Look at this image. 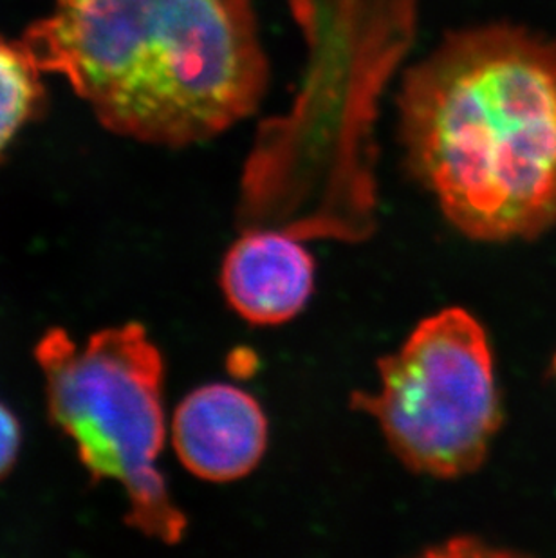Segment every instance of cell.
I'll use <instances>...</instances> for the list:
<instances>
[{"label": "cell", "instance_id": "1", "mask_svg": "<svg viewBox=\"0 0 556 558\" xmlns=\"http://www.w3.org/2000/svg\"><path fill=\"white\" fill-rule=\"evenodd\" d=\"M410 172L478 241L556 221V44L509 24L451 33L399 93Z\"/></svg>", "mask_w": 556, "mask_h": 558}, {"label": "cell", "instance_id": "2", "mask_svg": "<svg viewBox=\"0 0 556 558\" xmlns=\"http://www.w3.org/2000/svg\"><path fill=\"white\" fill-rule=\"evenodd\" d=\"M19 43L106 129L165 147L219 136L268 87L253 0H55Z\"/></svg>", "mask_w": 556, "mask_h": 558}, {"label": "cell", "instance_id": "3", "mask_svg": "<svg viewBox=\"0 0 556 558\" xmlns=\"http://www.w3.org/2000/svg\"><path fill=\"white\" fill-rule=\"evenodd\" d=\"M46 379L49 420L74 442L93 483L123 486L129 526L165 544H179L186 517L159 474L164 450V356L147 329L129 322L76 345L49 329L35 348Z\"/></svg>", "mask_w": 556, "mask_h": 558}, {"label": "cell", "instance_id": "4", "mask_svg": "<svg viewBox=\"0 0 556 558\" xmlns=\"http://www.w3.org/2000/svg\"><path fill=\"white\" fill-rule=\"evenodd\" d=\"M378 374V392H354L351 407L378 422L407 469L456 480L483 464L500 425L499 395L488 337L468 311L420 322L379 360Z\"/></svg>", "mask_w": 556, "mask_h": 558}, {"label": "cell", "instance_id": "5", "mask_svg": "<svg viewBox=\"0 0 556 558\" xmlns=\"http://www.w3.org/2000/svg\"><path fill=\"white\" fill-rule=\"evenodd\" d=\"M172 442L190 474L228 483L261 463L268 447V420L244 390L205 385L192 390L176 409Z\"/></svg>", "mask_w": 556, "mask_h": 558}, {"label": "cell", "instance_id": "6", "mask_svg": "<svg viewBox=\"0 0 556 558\" xmlns=\"http://www.w3.org/2000/svg\"><path fill=\"white\" fill-rule=\"evenodd\" d=\"M315 263L300 239L277 228L242 230L222 263L226 301L250 324L278 326L304 310Z\"/></svg>", "mask_w": 556, "mask_h": 558}, {"label": "cell", "instance_id": "7", "mask_svg": "<svg viewBox=\"0 0 556 558\" xmlns=\"http://www.w3.org/2000/svg\"><path fill=\"white\" fill-rule=\"evenodd\" d=\"M40 73L19 40H0V154L33 117L43 96Z\"/></svg>", "mask_w": 556, "mask_h": 558}, {"label": "cell", "instance_id": "8", "mask_svg": "<svg viewBox=\"0 0 556 558\" xmlns=\"http://www.w3.org/2000/svg\"><path fill=\"white\" fill-rule=\"evenodd\" d=\"M22 445L21 422L15 412L0 401V481L15 466Z\"/></svg>", "mask_w": 556, "mask_h": 558}]
</instances>
